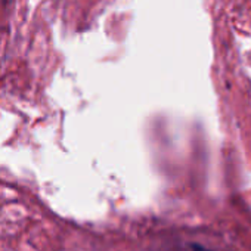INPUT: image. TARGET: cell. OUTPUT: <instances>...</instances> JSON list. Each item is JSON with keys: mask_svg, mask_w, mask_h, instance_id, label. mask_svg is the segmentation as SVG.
<instances>
[]
</instances>
